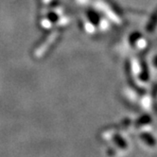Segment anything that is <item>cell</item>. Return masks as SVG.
I'll return each mask as SVG.
<instances>
[{"instance_id":"obj_1","label":"cell","mask_w":157,"mask_h":157,"mask_svg":"<svg viewBox=\"0 0 157 157\" xmlns=\"http://www.w3.org/2000/svg\"><path fill=\"white\" fill-rule=\"evenodd\" d=\"M143 137V139H144V141L147 143V144H149V145H151V146H152V145H154L155 144V140H154V138L152 137V136H149V134H145L144 136H142Z\"/></svg>"}]
</instances>
